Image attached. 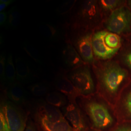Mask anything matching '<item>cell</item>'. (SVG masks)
<instances>
[{"mask_svg":"<svg viewBox=\"0 0 131 131\" xmlns=\"http://www.w3.org/2000/svg\"><path fill=\"white\" fill-rule=\"evenodd\" d=\"M7 25L12 28H16L21 21V14L16 7H12L8 12Z\"/></svg>","mask_w":131,"mask_h":131,"instance_id":"obj_19","label":"cell"},{"mask_svg":"<svg viewBox=\"0 0 131 131\" xmlns=\"http://www.w3.org/2000/svg\"><path fill=\"white\" fill-rule=\"evenodd\" d=\"M104 42L108 47L115 49L120 48L121 39L117 34L112 32H108L104 38Z\"/></svg>","mask_w":131,"mask_h":131,"instance_id":"obj_20","label":"cell"},{"mask_svg":"<svg viewBox=\"0 0 131 131\" xmlns=\"http://www.w3.org/2000/svg\"><path fill=\"white\" fill-rule=\"evenodd\" d=\"M0 131H9L5 115L1 109L0 112Z\"/></svg>","mask_w":131,"mask_h":131,"instance_id":"obj_24","label":"cell"},{"mask_svg":"<svg viewBox=\"0 0 131 131\" xmlns=\"http://www.w3.org/2000/svg\"><path fill=\"white\" fill-rule=\"evenodd\" d=\"M8 13L3 11L0 13V25L1 26H4L8 24Z\"/></svg>","mask_w":131,"mask_h":131,"instance_id":"obj_27","label":"cell"},{"mask_svg":"<svg viewBox=\"0 0 131 131\" xmlns=\"http://www.w3.org/2000/svg\"><path fill=\"white\" fill-rule=\"evenodd\" d=\"M67 99L65 95L58 91L48 93L46 96V103L58 108L66 106L68 103Z\"/></svg>","mask_w":131,"mask_h":131,"instance_id":"obj_15","label":"cell"},{"mask_svg":"<svg viewBox=\"0 0 131 131\" xmlns=\"http://www.w3.org/2000/svg\"><path fill=\"white\" fill-rule=\"evenodd\" d=\"M16 80L20 83L26 82L32 79L34 76L27 61L21 57H17L15 59Z\"/></svg>","mask_w":131,"mask_h":131,"instance_id":"obj_13","label":"cell"},{"mask_svg":"<svg viewBox=\"0 0 131 131\" xmlns=\"http://www.w3.org/2000/svg\"><path fill=\"white\" fill-rule=\"evenodd\" d=\"M16 70L13 57L11 54H9L6 62L5 81L11 85L16 82Z\"/></svg>","mask_w":131,"mask_h":131,"instance_id":"obj_18","label":"cell"},{"mask_svg":"<svg viewBox=\"0 0 131 131\" xmlns=\"http://www.w3.org/2000/svg\"><path fill=\"white\" fill-rule=\"evenodd\" d=\"M128 4H129L130 9L131 10V1H128Z\"/></svg>","mask_w":131,"mask_h":131,"instance_id":"obj_31","label":"cell"},{"mask_svg":"<svg viewBox=\"0 0 131 131\" xmlns=\"http://www.w3.org/2000/svg\"><path fill=\"white\" fill-rule=\"evenodd\" d=\"M37 116L39 123L58 122L65 117L59 108L53 106L46 102L41 103L38 106Z\"/></svg>","mask_w":131,"mask_h":131,"instance_id":"obj_10","label":"cell"},{"mask_svg":"<svg viewBox=\"0 0 131 131\" xmlns=\"http://www.w3.org/2000/svg\"><path fill=\"white\" fill-rule=\"evenodd\" d=\"M64 116L70 123L73 131H84L85 123L84 116L76 102H70L65 106Z\"/></svg>","mask_w":131,"mask_h":131,"instance_id":"obj_9","label":"cell"},{"mask_svg":"<svg viewBox=\"0 0 131 131\" xmlns=\"http://www.w3.org/2000/svg\"><path fill=\"white\" fill-rule=\"evenodd\" d=\"M76 1H68L61 4L57 9V12L60 15L65 14L70 11L76 3Z\"/></svg>","mask_w":131,"mask_h":131,"instance_id":"obj_22","label":"cell"},{"mask_svg":"<svg viewBox=\"0 0 131 131\" xmlns=\"http://www.w3.org/2000/svg\"><path fill=\"white\" fill-rule=\"evenodd\" d=\"M55 85L57 90L67 97L69 101L76 102V98L81 96L79 93L65 74L57 75Z\"/></svg>","mask_w":131,"mask_h":131,"instance_id":"obj_11","label":"cell"},{"mask_svg":"<svg viewBox=\"0 0 131 131\" xmlns=\"http://www.w3.org/2000/svg\"><path fill=\"white\" fill-rule=\"evenodd\" d=\"M24 131H37V130L33 123L29 122L27 124V126Z\"/></svg>","mask_w":131,"mask_h":131,"instance_id":"obj_29","label":"cell"},{"mask_svg":"<svg viewBox=\"0 0 131 131\" xmlns=\"http://www.w3.org/2000/svg\"></svg>","mask_w":131,"mask_h":131,"instance_id":"obj_32","label":"cell"},{"mask_svg":"<svg viewBox=\"0 0 131 131\" xmlns=\"http://www.w3.org/2000/svg\"><path fill=\"white\" fill-rule=\"evenodd\" d=\"M5 115L9 131H24L26 117L21 109L11 102H6L1 108Z\"/></svg>","mask_w":131,"mask_h":131,"instance_id":"obj_7","label":"cell"},{"mask_svg":"<svg viewBox=\"0 0 131 131\" xmlns=\"http://www.w3.org/2000/svg\"><path fill=\"white\" fill-rule=\"evenodd\" d=\"M115 131H131L130 127H122L118 128Z\"/></svg>","mask_w":131,"mask_h":131,"instance_id":"obj_30","label":"cell"},{"mask_svg":"<svg viewBox=\"0 0 131 131\" xmlns=\"http://www.w3.org/2000/svg\"><path fill=\"white\" fill-rule=\"evenodd\" d=\"M125 1L119 0H101L99 1L98 4L102 15L110 13L122 6Z\"/></svg>","mask_w":131,"mask_h":131,"instance_id":"obj_17","label":"cell"},{"mask_svg":"<svg viewBox=\"0 0 131 131\" xmlns=\"http://www.w3.org/2000/svg\"><path fill=\"white\" fill-rule=\"evenodd\" d=\"M6 62V56L4 53H3L0 57V78L2 81H5Z\"/></svg>","mask_w":131,"mask_h":131,"instance_id":"obj_23","label":"cell"},{"mask_svg":"<svg viewBox=\"0 0 131 131\" xmlns=\"http://www.w3.org/2000/svg\"><path fill=\"white\" fill-rule=\"evenodd\" d=\"M108 31L117 35L126 34L131 31V11L122 6L113 11L105 19Z\"/></svg>","mask_w":131,"mask_h":131,"instance_id":"obj_5","label":"cell"},{"mask_svg":"<svg viewBox=\"0 0 131 131\" xmlns=\"http://www.w3.org/2000/svg\"><path fill=\"white\" fill-rule=\"evenodd\" d=\"M108 32L100 30L94 33L92 37V49L95 58L102 60L112 58L119 48L113 49L108 47L104 42V38Z\"/></svg>","mask_w":131,"mask_h":131,"instance_id":"obj_8","label":"cell"},{"mask_svg":"<svg viewBox=\"0 0 131 131\" xmlns=\"http://www.w3.org/2000/svg\"><path fill=\"white\" fill-rule=\"evenodd\" d=\"M13 2L12 0H1L0 1V12H2L10 5Z\"/></svg>","mask_w":131,"mask_h":131,"instance_id":"obj_28","label":"cell"},{"mask_svg":"<svg viewBox=\"0 0 131 131\" xmlns=\"http://www.w3.org/2000/svg\"><path fill=\"white\" fill-rule=\"evenodd\" d=\"M93 30L71 27L70 44L75 48L83 61L92 65L96 62L92 49Z\"/></svg>","mask_w":131,"mask_h":131,"instance_id":"obj_3","label":"cell"},{"mask_svg":"<svg viewBox=\"0 0 131 131\" xmlns=\"http://www.w3.org/2000/svg\"><path fill=\"white\" fill-rule=\"evenodd\" d=\"M31 93L35 96L41 97L48 93V88L45 84L38 83L32 84L30 88Z\"/></svg>","mask_w":131,"mask_h":131,"instance_id":"obj_21","label":"cell"},{"mask_svg":"<svg viewBox=\"0 0 131 131\" xmlns=\"http://www.w3.org/2000/svg\"><path fill=\"white\" fill-rule=\"evenodd\" d=\"M67 76L81 96L87 97L95 90V84L88 64L70 70Z\"/></svg>","mask_w":131,"mask_h":131,"instance_id":"obj_6","label":"cell"},{"mask_svg":"<svg viewBox=\"0 0 131 131\" xmlns=\"http://www.w3.org/2000/svg\"><path fill=\"white\" fill-rule=\"evenodd\" d=\"M40 124L44 131H73L70 123L65 117L58 122L41 123Z\"/></svg>","mask_w":131,"mask_h":131,"instance_id":"obj_14","label":"cell"},{"mask_svg":"<svg viewBox=\"0 0 131 131\" xmlns=\"http://www.w3.org/2000/svg\"><path fill=\"white\" fill-rule=\"evenodd\" d=\"M124 105L127 112L131 116V90L128 93L125 98Z\"/></svg>","mask_w":131,"mask_h":131,"instance_id":"obj_26","label":"cell"},{"mask_svg":"<svg viewBox=\"0 0 131 131\" xmlns=\"http://www.w3.org/2000/svg\"><path fill=\"white\" fill-rule=\"evenodd\" d=\"M103 15L98 1H84L78 7L72 19V27L93 30L102 23Z\"/></svg>","mask_w":131,"mask_h":131,"instance_id":"obj_2","label":"cell"},{"mask_svg":"<svg viewBox=\"0 0 131 131\" xmlns=\"http://www.w3.org/2000/svg\"><path fill=\"white\" fill-rule=\"evenodd\" d=\"M82 106L95 128L103 130L112 124V116L104 103L91 100L83 102Z\"/></svg>","mask_w":131,"mask_h":131,"instance_id":"obj_4","label":"cell"},{"mask_svg":"<svg viewBox=\"0 0 131 131\" xmlns=\"http://www.w3.org/2000/svg\"><path fill=\"white\" fill-rule=\"evenodd\" d=\"M93 70L99 89L109 97L117 94L128 77L127 71L115 61L96 62L93 65Z\"/></svg>","mask_w":131,"mask_h":131,"instance_id":"obj_1","label":"cell"},{"mask_svg":"<svg viewBox=\"0 0 131 131\" xmlns=\"http://www.w3.org/2000/svg\"><path fill=\"white\" fill-rule=\"evenodd\" d=\"M122 60L127 67L131 70V50L125 52L122 56Z\"/></svg>","mask_w":131,"mask_h":131,"instance_id":"obj_25","label":"cell"},{"mask_svg":"<svg viewBox=\"0 0 131 131\" xmlns=\"http://www.w3.org/2000/svg\"><path fill=\"white\" fill-rule=\"evenodd\" d=\"M62 57L66 65L70 68V70L86 64L70 42L67 44L62 52Z\"/></svg>","mask_w":131,"mask_h":131,"instance_id":"obj_12","label":"cell"},{"mask_svg":"<svg viewBox=\"0 0 131 131\" xmlns=\"http://www.w3.org/2000/svg\"><path fill=\"white\" fill-rule=\"evenodd\" d=\"M18 81H16L11 84L8 91L9 98L16 103L23 102L24 100V93L21 84Z\"/></svg>","mask_w":131,"mask_h":131,"instance_id":"obj_16","label":"cell"}]
</instances>
